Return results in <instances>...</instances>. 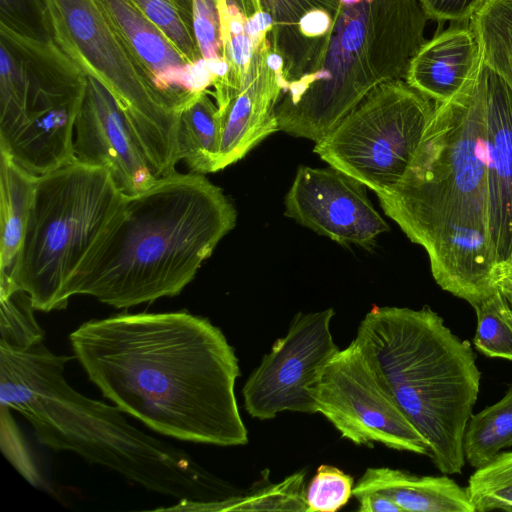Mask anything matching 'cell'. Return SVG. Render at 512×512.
<instances>
[{"label":"cell","mask_w":512,"mask_h":512,"mask_svg":"<svg viewBox=\"0 0 512 512\" xmlns=\"http://www.w3.org/2000/svg\"><path fill=\"white\" fill-rule=\"evenodd\" d=\"M1 320L0 345L10 348H24L44 334L37 324L32 301L23 291H15L0 297Z\"/></svg>","instance_id":"obj_28"},{"label":"cell","mask_w":512,"mask_h":512,"mask_svg":"<svg viewBox=\"0 0 512 512\" xmlns=\"http://www.w3.org/2000/svg\"><path fill=\"white\" fill-rule=\"evenodd\" d=\"M218 146V107L208 97V91H206L179 115V157L193 173L202 175L214 173Z\"/></svg>","instance_id":"obj_21"},{"label":"cell","mask_w":512,"mask_h":512,"mask_svg":"<svg viewBox=\"0 0 512 512\" xmlns=\"http://www.w3.org/2000/svg\"><path fill=\"white\" fill-rule=\"evenodd\" d=\"M500 265L505 266V267H507V268L512 270V258L509 261H507L506 263H503V264H500Z\"/></svg>","instance_id":"obj_38"},{"label":"cell","mask_w":512,"mask_h":512,"mask_svg":"<svg viewBox=\"0 0 512 512\" xmlns=\"http://www.w3.org/2000/svg\"><path fill=\"white\" fill-rule=\"evenodd\" d=\"M332 15L322 9H315L304 14L298 23L300 34L315 38L326 34L332 26Z\"/></svg>","instance_id":"obj_34"},{"label":"cell","mask_w":512,"mask_h":512,"mask_svg":"<svg viewBox=\"0 0 512 512\" xmlns=\"http://www.w3.org/2000/svg\"><path fill=\"white\" fill-rule=\"evenodd\" d=\"M428 19L469 20L488 0H420Z\"/></svg>","instance_id":"obj_33"},{"label":"cell","mask_w":512,"mask_h":512,"mask_svg":"<svg viewBox=\"0 0 512 512\" xmlns=\"http://www.w3.org/2000/svg\"><path fill=\"white\" fill-rule=\"evenodd\" d=\"M37 177L0 151V290L8 285L21 252Z\"/></svg>","instance_id":"obj_20"},{"label":"cell","mask_w":512,"mask_h":512,"mask_svg":"<svg viewBox=\"0 0 512 512\" xmlns=\"http://www.w3.org/2000/svg\"><path fill=\"white\" fill-rule=\"evenodd\" d=\"M469 21L482 62L512 87V0H488Z\"/></svg>","instance_id":"obj_22"},{"label":"cell","mask_w":512,"mask_h":512,"mask_svg":"<svg viewBox=\"0 0 512 512\" xmlns=\"http://www.w3.org/2000/svg\"><path fill=\"white\" fill-rule=\"evenodd\" d=\"M0 24L39 42H55L43 0H0Z\"/></svg>","instance_id":"obj_30"},{"label":"cell","mask_w":512,"mask_h":512,"mask_svg":"<svg viewBox=\"0 0 512 512\" xmlns=\"http://www.w3.org/2000/svg\"><path fill=\"white\" fill-rule=\"evenodd\" d=\"M354 479L342 470L323 464L304 492L306 512H335L353 496Z\"/></svg>","instance_id":"obj_29"},{"label":"cell","mask_w":512,"mask_h":512,"mask_svg":"<svg viewBox=\"0 0 512 512\" xmlns=\"http://www.w3.org/2000/svg\"><path fill=\"white\" fill-rule=\"evenodd\" d=\"M477 316L475 348L487 357L512 361V310L498 288L473 307Z\"/></svg>","instance_id":"obj_26"},{"label":"cell","mask_w":512,"mask_h":512,"mask_svg":"<svg viewBox=\"0 0 512 512\" xmlns=\"http://www.w3.org/2000/svg\"><path fill=\"white\" fill-rule=\"evenodd\" d=\"M56 44L115 98L138 135L155 176L176 172L177 114L154 86L95 0H43Z\"/></svg>","instance_id":"obj_9"},{"label":"cell","mask_w":512,"mask_h":512,"mask_svg":"<svg viewBox=\"0 0 512 512\" xmlns=\"http://www.w3.org/2000/svg\"><path fill=\"white\" fill-rule=\"evenodd\" d=\"M480 74L485 102L489 226L499 266L512 258V87L483 62Z\"/></svg>","instance_id":"obj_15"},{"label":"cell","mask_w":512,"mask_h":512,"mask_svg":"<svg viewBox=\"0 0 512 512\" xmlns=\"http://www.w3.org/2000/svg\"><path fill=\"white\" fill-rule=\"evenodd\" d=\"M379 492L404 511L475 512L466 489L447 476H419L389 467L367 468L353 488L356 497Z\"/></svg>","instance_id":"obj_19"},{"label":"cell","mask_w":512,"mask_h":512,"mask_svg":"<svg viewBox=\"0 0 512 512\" xmlns=\"http://www.w3.org/2000/svg\"><path fill=\"white\" fill-rule=\"evenodd\" d=\"M434 108L407 83H384L316 142L314 152L376 194L387 193L414 159Z\"/></svg>","instance_id":"obj_10"},{"label":"cell","mask_w":512,"mask_h":512,"mask_svg":"<svg viewBox=\"0 0 512 512\" xmlns=\"http://www.w3.org/2000/svg\"><path fill=\"white\" fill-rule=\"evenodd\" d=\"M376 195L384 213L425 249L443 290L472 307L496 290L480 68L454 97L435 102L405 175Z\"/></svg>","instance_id":"obj_2"},{"label":"cell","mask_w":512,"mask_h":512,"mask_svg":"<svg viewBox=\"0 0 512 512\" xmlns=\"http://www.w3.org/2000/svg\"><path fill=\"white\" fill-rule=\"evenodd\" d=\"M69 360L51 352L43 338L24 348L0 345L1 407L24 416L45 446L177 499L169 510L228 497L223 483L186 451L132 426L116 406L74 390L64 376Z\"/></svg>","instance_id":"obj_4"},{"label":"cell","mask_w":512,"mask_h":512,"mask_svg":"<svg viewBox=\"0 0 512 512\" xmlns=\"http://www.w3.org/2000/svg\"><path fill=\"white\" fill-rule=\"evenodd\" d=\"M124 196L107 169L74 157L38 176L21 252L0 297L23 291L35 310L62 309L65 284L103 235Z\"/></svg>","instance_id":"obj_7"},{"label":"cell","mask_w":512,"mask_h":512,"mask_svg":"<svg viewBox=\"0 0 512 512\" xmlns=\"http://www.w3.org/2000/svg\"><path fill=\"white\" fill-rule=\"evenodd\" d=\"M366 188L332 167L300 166L285 196L284 214L341 245L370 248L389 225Z\"/></svg>","instance_id":"obj_13"},{"label":"cell","mask_w":512,"mask_h":512,"mask_svg":"<svg viewBox=\"0 0 512 512\" xmlns=\"http://www.w3.org/2000/svg\"><path fill=\"white\" fill-rule=\"evenodd\" d=\"M89 380L157 433L216 446L248 442L235 383L238 358L223 332L187 311L117 314L70 336Z\"/></svg>","instance_id":"obj_1"},{"label":"cell","mask_w":512,"mask_h":512,"mask_svg":"<svg viewBox=\"0 0 512 512\" xmlns=\"http://www.w3.org/2000/svg\"><path fill=\"white\" fill-rule=\"evenodd\" d=\"M465 489L475 512H512V451L499 453L476 468Z\"/></svg>","instance_id":"obj_27"},{"label":"cell","mask_w":512,"mask_h":512,"mask_svg":"<svg viewBox=\"0 0 512 512\" xmlns=\"http://www.w3.org/2000/svg\"><path fill=\"white\" fill-rule=\"evenodd\" d=\"M362 0H339L340 3L342 4H355V3H358Z\"/></svg>","instance_id":"obj_37"},{"label":"cell","mask_w":512,"mask_h":512,"mask_svg":"<svg viewBox=\"0 0 512 512\" xmlns=\"http://www.w3.org/2000/svg\"><path fill=\"white\" fill-rule=\"evenodd\" d=\"M333 308L298 312L287 334L277 339L243 388L244 407L260 420L283 411L316 413V390L321 374L338 352L330 325Z\"/></svg>","instance_id":"obj_12"},{"label":"cell","mask_w":512,"mask_h":512,"mask_svg":"<svg viewBox=\"0 0 512 512\" xmlns=\"http://www.w3.org/2000/svg\"><path fill=\"white\" fill-rule=\"evenodd\" d=\"M73 157L107 169L127 196L139 194L159 180L138 135L115 98L89 75L75 123Z\"/></svg>","instance_id":"obj_14"},{"label":"cell","mask_w":512,"mask_h":512,"mask_svg":"<svg viewBox=\"0 0 512 512\" xmlns=\"http://www.w3.org/2000/svg\"><path fill=\"white\" fill-rule=\"evenodd\" d=\"M131 1L163 32L188 63L202 58L193 27V0Z\"/></svg>","instance_id":"obj_25"},{"label":"cell","mask_w":512,"mask_h":512,"mask_svg":"<svg viewBox=\"0 0 512 512\" xmlns=\"http://www.w3.org/2000/svg\"><path fill=\"white\" fill-rule=\"evenodd\" d=\"M512 446V384L497 403L472 415L464 434V455L472 467L493 460L502 449Z\"/></svg>","instance_id":"obj_23"},{"label":"cell","mask_w":512,"mask_h":512,"mask_svg":"<svg viewBox=\"0 0 512 512\" xmlns=\"http://www.w3.org/2000/svg\"><path fill=\"white\" fill-rule=\"evenodd\" d=\"M287 88L284 72L271 70L266 57L251 66L239 91L218 108L216 172L239 161L266 137L280 131L276 104Z\"/></svg>","instance_id":"obj_16"},{"label":"cell","mask_w":512,"mask_h":512,"mask_svg":"<svg viewBox=\"0 0 512 512\" xmlns=\"http://www.w3.org/2000/svg\"><path fill=\"white\" fill-rule=\"evenodd\" d=\"M95 1L146 70L156 89L176 112L171 79L188 62L131 0Z\"/></svg>","instance_id":"obj_18"},{"label":"cell","mask_w":512,"mask_h":512,"mask_svg":"<svg viewBox=\"0 0 512 512\" xmlns=\"http://www.w3.org/2000/svg\"><path fill=\"white\" fill-rule=\"evenodd\" d=\"M334 16L314 68L276 108L280 131L314 142L376 87L406 77L428 19L420 0L339 2Z\"/></svg>","instance_id":"obj_6"},{"label":"cell","mask_w":512,"mask_h":512,"mask_svg":"<svg viewBox=\"0 0 512 512\" xmlns=\"http://www.w3.org/2000/svg\"><path fill=\"white\" fill-rule=\"evenodd\" d=\"M222 189L197 173L159 179L124 196L108 227L65 284L62 309L75 295L129 308L178 295L236 225Z\"/></svg>","instance_id":"obj_3"},{"label":"cell","mask_w":512,"mask_h":512,"mask_svg":"<svg viewBox=\"0 0 512 512\" xmlns=\"http://www.w3.org/2000/svg\"><path fill=\"white\" fill-rule=\"evenodd\" d=\"M481 63L479 42L470 27L453 26L422 45L405 79L427 98L443 103L469 83Z\"/></svg>","instance_id":"obj_17"},{"label":"cell","mask_w":512,"mask_h":512,"mask_svg":"<svg viewBox=\"0 0 512 512\" xmlns=\"http://www.w3.org/2000/svg\"><path fill=\"white\" fill-rule=\"evenodd\" d=\"M355 498L361 512H403L393 500L379 492H366Z\"/></svg>","instance_id":"obj_35"},{"label":"cell","mask_w":512,"mask_h":512,"mask_svg":"<svg viewBox=\"0 0 512 512\" xmlns=\"http://www.w3.org/2000/svg\"><path fill=\"white\" fill-rule=\"evenodd\" d=\"M193 27L201 57L223 58L217 0H193Z\"/></svg>","instance_id":"obj_31"},{"label":"cell","mask_w":512,"mask_h":512,"mask_svg":"<svg viewBox=\"0 0 512 512\" xmlns=\"http://www.w3.org/2000/svg\"><path fill=\"white\" fill-rule=\"evenodd\" d=\"M87 75L56 44L0 24V151L41 176L73 158Z\"/></svg>","instance_id":"obj_8"},{"label":"cell","mask_w":512,"mask_h":512,"mask_svg":"<svg viewBox=\"0 0 512 512\" xmlns=\"http://www.w3.org/2000/svg\"><path fill=\"white\" fill-rule=\"evenodd\" d=\"M315 399L317 412L356 445L381 443L398 451L430 454L428 442L382 384L355 339L327 363Z\"/></svg>","instance_id":"obj_11"},{"label":"cell","mask_w":512,"mask_h":512,"mask_svg":"<svg viewBox=\"0 0 512 512\" xmlns=\"http://www.w3.org/2000/svg\"><path fill=\"white\" fill-rule=\"evenodd\" d=\"M355 340L382 384L426 439L435 467L460 474L464 434L481 372L468 340H461L428 306L419 310L374 305Z\"/></svg>","instance_id":"obj_5"},{"label":"cell","mask_w":512,"mask_h":512,"mask_svg":"<svg viewBox=\"0 0 512 512\" xmlns=\"http://www.w3.org/2000/svg\"><path fill=\"white\" fill-rule=\"evenodd\" d=\"M305 471L295 473L282 482L251 489L246 495L230 496L222 500L196 502L189 506L195 510H289L305 511Z\"/></svg>","instance_id":"obj_24"},{"label":"cell","mask_w":512,"mask_h":512,"mask_svg":"<svg viewBox=\"0 0 512 512\" xmlns=\"http://www.w3.org/2000/svg\"><path fill=\"white\" fill-rule=\"evenodd\" d=\"M277 24L298 25L300 18L307 12L322 9L335 14L339 0H260Z\"/></svg>","instance_id":"obj_32"},{"label":"cell","mask_w":512,"mask_h":512,"mask_svg":"<svg viewBox=\"0 0 512 512\" xmlns=\"http://www.w3.org/2000/svg\"><path fill=\"white\" fill-rule=\"evenodd\" d=\"M496 286L506 298L512 310V270L499 265L497 267Z\"/></svg>","instance_id":"obj_36"}]
</instances>
